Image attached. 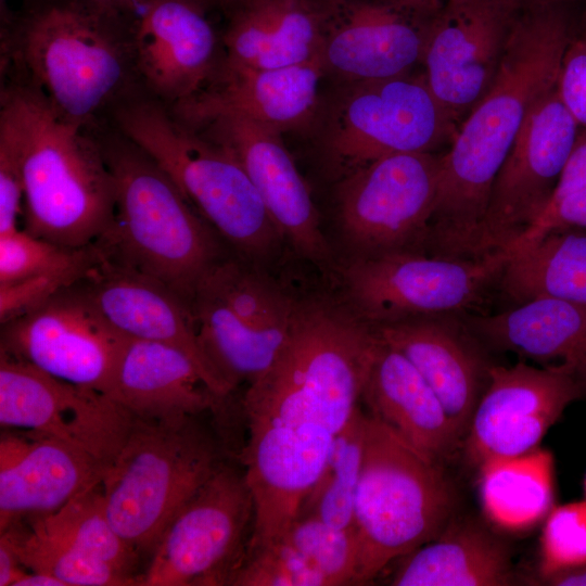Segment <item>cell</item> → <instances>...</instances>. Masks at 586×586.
<instances>
[{
	"mask_svg": "<svg viewBox=\"0 0 586 586\" xmlns=\"http://www.w3.org/2000/svg\"><path fill=\"white\" fill-rule=\"evenodd\" d=\"M115 183V211L94 241L104 259L146 275L188 304L225 255L220 238L156 162L111 122L91 130Z\"/></svg>",
	"mask_w": 586,
	"mask_h": 586,
	"instance_id": "obj_5",
	"label": "cell"
},
{
	"mask_svg": "<svg viewBox=\"0 0 586 586\" xmlns=\"http://www.w3.org/2000/svg\"><path fill=\"white\" fill-rule=\"evenodd\" d=\"M566 228L586 229V187L550 202L511 246L517 250L548 231Z\"/></svg>",
	"mask_w": 586,
	"mask_h": 586,
	"instance_id": "obj_41",
	"label": "cell"
},
{
	"mask_svg": "<svg viewBox=\"0 0 586 586\" xmlns=\"http://www.w3.org/2000/svg\"><path fill=\"white\" fill-rule=\"evenodd\" d=\"M458 126L424 75L408 73L347 82L324 114L319 146L343 177L384 156L450 145Z\"/></svg>",
	"mask_w": 586,
	"mask_h": 586,
	"instance_id": "obj_9",
	"label": "cell"
},
{
	"mask_svg": "<svg viewBox=\"0 0 586 586\" xmlns=\"http://www.w3.org/2000/svg\"><path fill=\"white\" fill-rule=\"evenodd\" d=\"M462 320L484 345L571 372L586 390V306L539 297Z\"/></svg>",
	"mask_w": 586,
	"mask_h": 586,
	"instance_id": "obj_27",
	"label": "cell"
},
{
	"mask_svg": "<svg viewBox=\"0 0 586 586\" xmlns=\"http://www.w3.org/2000/svg\"><path fill=\"white\" fill-rule=\"evenodd\" d=\"M138 13L104 0H22L0 33L1 76H16L65 120L93 129L144 91L135 60Z\"/></svg>",
	"mask_w": 586,
	"mask_h": 586,
	"instance_id": "obj_3",
	"label": "cell"
},
{
	"mask_svg": "<svg viewBox=\"0 0 586 586\" xmlns=\"http://www.w3.org/2000/svg\"><path fill=\"white\" fill-rule=\"evenodd\" d=\"M232 586H328L326 578L286 540L246 552Z\"/></svg>",
	"mask_w": 586,
	"mask_h": 586,
	"instance_id": "obj_37",
	"label": "cell"
},
{
	"mask_svg": "<svg viewBox=\"0 0 586 586\" xmlns=\"http://www.w3.org/2000/svg\"><path fill=\"white\" fill-rule=\"evenodd\" d=\"M429 1V0H428Z\"/></svg>",
	"mask_w": 586,
	"mask_h": 586,
	"instance_id": "obj_53",
	"label": "cell"
},
{
	"mask_svg": "<svg viewBox=\"0 0 586 586\" xmlns=\"http://www.w3.org/2000/svg\"><path fill=\"white\" fill-rule=\"evenodd\" d=\"M429 1H442L443 2V0H429ZM445 1H450V0H445Z\"/></svg>",
	"mask_w": 586,
	"mask_h": 586,
	"instance_id": "obj_52",
	"label": "cell"
},
{
	"mask_svg": "<svg viewBox=\"0 0 586 586\" xmlns=\"http://www.w3.org/2000/svg\"><path fill=\"white\" fill-rule=\"evenodd\" d=\"M14 15V10L12 11L9 7L8 0H0V33L4 31Z\"/></svg>",
	"mask_w": 586,
	"mask_h": 586,
	"instance_id": "obj_48",
	"label": "cell"
},
{
	"mask_svg": "<svg viewBox=\"0 0 586 586\" xmlns=\"http://www.w3.org/2000/svg\"><path fill=\"white\" fill-rule=\"evenodd\" d=\"M551 586H586V565L558 573L545 582Z\"/></svg>",
	"mask_w": 586,
	"mask_h": 586,
	"instance_id": "obj_45",
	"label": "cell"
},
{
	"mask_svg": "<svg viewBox=\"0 0 586 586\" xmlns=\"http://www.w3.org/2000/svg\"><path fill=\"white\" fill-rule=\"evenodd\" d=\"M557 92L579 129L586 132V35L570 40L561 60Z\"/></svg>",
	"mask_w": 586,
	"mask_h": 586,
	"instance_id": "obj_40",
	"label": "cell"
},
{
	"mask_svg": "<svg viewBox=\"0 0 586 586\" xmlns=\"http://www.w3.org/2000/svg\"><path fill=\"white\" fill-rule=\"evenodd\" d=\"M584 397L585 387L564 368L492 365L462 442L467 460L479 469L538 448L565 408Z\"/></svg>",
	"mask_w": 586,
	"mask_h": 586,
	"instance_id": "obj_17",
	"label": "cell"
},
{
	"mask_svg": "<svg viewBox=\"0 0 586 586\" xmlns=\"http://www.w3.org/2000/svg\"><path fill=\"white\" fill-rule=\"evenodd\" d=\"M220 445L199 416L136 419L101 485L109 519L140 556H151L181 507L222 463Z\"/></svg>",
	"mask_w": 586,
	"mask_h": 586,
	"instance_id": "obj_8",
	"label": "cell"
},
{
	"mask_svg": "<svg viewBox=\"0 0 586 586\" xmlns=\"http://www.w3.org/2000/svg\"><path fill=\"white\" fill-rule=\"evenodd\" d=\"M24 522L138 578L139 555L113 527L101 483L78 494L56 511Z\"/></svg>",
	"mask_w": 586,
	"mask_h": 586,
	"instance_id": "obj_32",
	"label": "cell"
},
{
	"mask_svg": "<svg viewBox=\"0 0 586 586\" xmlns=\"http://www.w3.org/2000/svg\"><path fill=\"white\" fill-rule=\"evenodd\" d=\"M521 9L513 0H450L435 17L423 75L458 125L493 85Z\"/></svg>",
	"mask_w": 586,
	"mask_h": 586,
	"instance_id": "obj_18",
	"label": "cell"
},
{
	"mask_svg": "<svg viewBox=\"0 0 586 586\" xmlns=\"http://www.w3.org/2000/svg\"><path fill=\"white\" fill-rule=\"evenodd\" d=\"M63 246L16 229L0 234V283L36 276L77 259L87 249Z\"/></svg>",
	"mask_w": 586,
	"mask_h": 586,
	"instance_id": "obj_39",
	"label": "cell"
},
{
	"mask_svg": "<svg viewBox=\"0 0 586 586\" xmlns=\"http://www.w3.org/2000/svg\"><path fill=\"white\" fill-rule=\"evenodd\" d=\"M324 74L320 56L277 68L242 66L224 59L199 92L170 109L195 128L218 117L235 116L283 133L308 126L316 117Z\"/></svg>",
	"mask_w": 586,
	"mask_h": 586,
	"instance_id": "obj_21",
	"label": "cell"
},
{
	"mask_svg": "<svg viewBox=\"0 0 586 586\" xmlns=\"http://www.w3.org/2000/svg\"><path fill=\"white\" fill-rule=\"evenodd\" d=\"M109 396L136 419L156 421L215 411L224 399L183 351L132 337L124 343Z\"/></svg>",
	"mask_w": 586,
	"mask_h": 586,
	"instance_id": "obj_24",
	"label": "cell"
},
{
	"mask_svg": "<svg viewBox=\"0 0 586 586\" xmlns=\"http://www.w3.org/2000/svg\"><path fill=\"white\" fill-rule=\"evenodd\" d=\"M110 122L145 151L234 255L258 263L283 240L237 157L146 92Z\"/></svg>",
	"mask_w": 586,
	"mask_h": 586,
	"instance_id": "obj_6",
	"label": "cell"
},
{
	"mask_svg": "<svg viewBox=\"0 0 586 586\" xmlns=\"http://www.w3.org/2000/svg\"><path fill=\"white\" fill-rule=\"evenodd\" d=\"M320 50L324 73L355 82L405 75L422 62L444 2L327 0Z\"/></svg>",
	"mask_w": 586,
	"mask_h": 586,
	"instance_id": "obj_16",
	"label": "cell"
},
{
	"mask_svg": "<svg viewBox=\"0 0 586 586\" xmlns=\"http://www.w3.org/2000/svg\"><path fill=\"white\" fill-rule=\"evenodd\" d=\"M441 155H388L341 178L337 221L355 257L428 250Z\"/></svg>",
	"mask_w": 586,
	"mask_h": 586,
	"instance_id": "obj_12",
	"label": "cell"
},
{
	"mask_svg": "<svg viewBox=\"0 0 586 586\" xmlns=\"http://www.w3.org/2000/svg\"><path fill=\"white\" fill-rule=\"evenodd\" d=\"M0 140L18 162L24 230L68 247L104 233L115 211V183L90 129L62 118L31 84L5 75Z\"/></svg>",
	"mask_w": 586,
	"mask_h": 586,
	"instance_id": "obj_4",
	"label": "cell"
},
{
	"mask_svg": "<svg viewBox=\"0 0 586 586\" xmlns=\"http://www.w3.org/2000/svg\"><path fill=\"white\" fill-rule=\"evenodd\" d=\"M513 250L482 257L400 251L354 257L341 272L346 304L371 326L473 314Z\"/></svg>",
	"mask_w": 586,
	"mask_h": 586,
	"instance_id": "obj_10",
	"label": "cell"
},
{
	"mask_svg": "<svg viewBox=\"0 0 586 586\" xmlns=\"http://www.w3.org/2000/svg\"><path fill=\"white\" fill-rule=\"evenodd\" d=\"M584 491H585V500H586V475H585V480H584Z\"/></svg>",
	"mask_w": 586,
	"mask_h": 586,
	"instance_id": "obj_51",
	"label": "cell"
},
{
	"mask_svg": "<svg viewBox=\"0 0 586 586\" xmlns=\"http://www.w3.org/2000/svg\"><path fill=\"white\" fill-rule=\"evenodd\" d=\"M23 183L17 158L10 145L0 140V234L18 229L23 216Z\"/></svg>",
	"mask_w": 586,
	"mask_h": 586,
	"instance_id": "obj_42",
	"label": "cell"
},
{
	"mask_svg": "<svg viewBox=\"0 0 586 586\" xmlns=\"http://www.w3.org/2000/svg\"><path fill=\"white\" fill-rule=\"evenodd\" d=\"M366 424L367 413L360 407L336 437L320 475L300 507L296 519L311 517L337 527L354 528Z\"/></svg>",
	"mask_w": 586,
	"mask_h": 586,
	"instance_id": "obj_33",
	"label": "cell"
},
{
	"mask_svg": "<svg viewBox=\"0 0 586 586\" xmlns=\"http://www.w3.org/2000/svg\"><path fill=\"white\" fill-rule=\"evenodd\" d=\"M29 434L31 444L26 453L0 470V531L56 511L101 483L109 468L64 441Z\"/></svg>",
	"mask_w": 586,
	"mask_h": 586,
	"instance_id": "obj_28",
	"label": "cell"
},
{
	"mask_svg": "<svg viewBox=\"0 0 586 586\" xmlns=\"http://www.w3.org/2000/svg\"><path fill=\"white\" fill-rule=\"evenodd\" d=\"M372 327L379 339L404 355L431 386L462 446L492 366L462 316H428Z\"/></svg>",
	"mask_w": 586,
	"mask_h": 586,
	"instance_id": "obj_22",
	"label": "cell"
},
{
	"mask_svg": "<svg viewBox=\"0 0 586 586\" xmlns=\"http://www.w3.org/2000/svg\"><path fill=\"white\" fill-rule=\"evenodd\" d=\"M479 499L484 517L496 528L521 533L543 522L553 508L555 460L536 448L479 468Z\"/></svg>",
	"mask_w": 586,
	"mask_h": 586,
	"instance_id": "obj_31",
	"label": "cell"
},
{
	"mask_svg": "<svg viewBox=\"0 0 586 586\" xmlns=\"http://www.w3.org/2000/svg\"><path fill=\"white\" fill-rule=\"evenodd\" d=\"M579 131L557 87L534 105L494 180L472 257L509 247L537 219L553 194Z\"/></svg>",
	"mask_w": 586,
	"mask_h": 586,
	"instance_id": "obj_13",
	"label": "cell"
},
{
	"mask_svg": "<svg viewBox=\"0 0 586 586\" xmlns=\"http://www.w3.org/2000/svg\"><path fill=\"white\" fill-rule=\"evenodd\" d=\"M211 0H150L137 14L133 51L146 93L173 106L199 92L225 59Z\"/></svg>",
	"mask_w": 586,
	"mask_h": 586,
	"instance_id": "obj_19",
	"label": "cell"
},
{
	"mask_svg": "<svg viewBox=\"0 0 586 586\" xmlns=\"http://www.w3.org/2000/svg\"><path fill=\"white\" fill-rule=\"evenodd\" d=\"M253 520L244 470L222 462L168 523L137 586L231 585Z\"/></svg>",
	"mask_w": 586,
	"mask_h": 586,
	"instance_id": "obj_11",
	"label": "cell"
},
{
	"mask_svg": "<svg viewBox=\"0 0 586 586\" xmlns=\"http://www.w3.org/2000/svg\"><path fill=\"white\" fill-rule=\"evenodd\" d=\"M497 283L518 304L551 297L586 306V229L551 230L514 250Z\"/></svg>",
	"mask_w": 586,
	"mask_h": 586,
	"instance_id": "obj_30",
	"label": "cell"
},
{
	"mask_svg": "<svg viewBox=\"0 0 586 586\" xmlns=\"http://www.w3.org/2000/svg\"><path fill=\"white\" fill-rule=\"evenodd\" d=\"M584 187H586V137H581L570 155L549 203Z\"/></svg>",
	"mask_w": 586,
	"mask_h": 586,
	"instance_id": "obj_43",
	"label": "cell"
},
{
	"mask_svg": "<svg viewBox=\"0 0 586 586\" xmlns=\"http://www.w3.org/2000/svg\"><path fill=\"white\" fill-rule=\"evenodd\" d=\"M0 532L9 534L24 568L55 576L65 586L137 585L136 576L41 533L24 521Z\"/></svg>",
	"mask_w": 586,
	"mask_h": 586,
	"instance_id": "obj_34",
	"label": "cell"
},
{
	"mask_svg": "<svg viewBox=\"0 0 586 586\" xmlns=\"http://www.w3.org/2000/svg\"><path fill=\"white\" fill-rule=\"evenodd\" d=\"M196 129L241 163L283 240L306 259L330 264L318 211L282 132L235 116L218 117Z\"/></svg>",
	"mask_w": 586,
	"mask_h": 586,
	"instance_id": "obj_20",
	"label": "cell"
},
{
	"mask_svg": "<svg viewBox=\"0 0 586 586\" xmlns=\"http://www.w3.org/2000/svg\"><path fill=\"white\" fill-rule=\"evenodd\" d=\"M104 1L111 2L124 10H127L133 13H139L150 0H104Z\"/></svg>",
	"mask_w": 586,
	"mask_h": 586,
	"instance_id": "obj_47",
	"label": "cell"
},
{
	"mask_svg": "<svg viewBox=\"0 0 586 586\" xmlns=\"http://www.w3.org/2000/svg\"><path fill=\"white\" fill-rule=\"evenodd\" d=\"M242 1L244 0H211L214 7H217L224 10V12H226L227 10L231 9L232 7H234L235 4Z\"/></svg>",
	"mask_w": 586,
	"mask_h": 586,
	"instance_id": "obj_49",
	"label": "cell"
},
{
	"mask_svg": "<svg viewBox=\"0 0 586 586\" xmlns=\"http://www.w3.org/2000/svg\"><path fill=\"white\" fill-rule=\"evenodd\" d=\"M95 242L72 263L22 280L0 283V322L13 319L84 280L100 263Z\"/></svg>",
	"mask_w": 586,
	"mask_h": 586,
	"instance_id": "obj_38",
	"label": "cell"
},
{
	"mask_svg": "<svg viewBox=\"0 0 586 586\" xmlns=\"http://www.w3.org/2000/svg\"><path fill=\"white\" fill-rule=\"evenodd\" d=\"M84 281L116 330L127 337L178 347L195 361L216 395L224 399L230 395L201 347L190 304L173 290L103 257Z\"/></svg>",
	"mask_w": 586,
	"mask_h": 586,
	"instance_id": "obj_23",
	"label": "cell"
},
{
	"mask_svg": "<svg viewBox=\"0 0 586 586\" xmlns=\"http://www.w3.org/2000/svg\"><path fill=\"white\" fill-rule=\"evenodd\" d=\"M515 1L521 8L536 4V3H558V2H572L574 0H513Z\"/></svg>",
	"mask_w": 586,
	"mask_h": 586,
	"instance_id": "obj_50",
	"label": "cell"
},
{
	"mask_svg": "<svg viewBox=\"0 0 586 586\" xmlns=\"http://www.w3.org/2000/svg\"><path fill=\"white\" fill-rule=\"evenodd\" d=\"M281 538L326 578L328 586L356 585L359 553L354 528L305 517L295 519Z\"/></svg>",
	"mask_w": 586,
	"mask_h": 586,
	"instance_id": "obj_35",
	"label": "cell"
},
{
	"mask_svg": "<svg viewBox=\"0 0 586 586\" xmlns=\"http://www.w3.org/2000/svg\"><path fill=\"white\" fill-rule=\"evenodd\" d=\"M84 280L1 323L0 351L109 396L127 336L101 314Z\"/></svg>",
	"mask_w": 586,
	"mask_h": 586,
	"instance_id": "obj_14",
	"label": "cell"
},
{
	"mask_svg": "<svg viewBox=\"0 0 586 586\" xmlns=\"http://www.w3.org/2000/svg\"><path fill=\"white\" fill-rule=\"evenodd\" d=\"M14 586H65V584L50 574L30 571L25 572Z\"/></svg>",
	"mask_w": 586,
	"mask_h": 586,
	"instance_id": "obj_46",
	"label": "cell"
},
{
	"mask_svg": "<svg viewBox=\"0 0 586 586\" xmlns=\"http://www.w3.org/2000/svg\"><path fill=\"white\" fill-rule=\"evenodd\" d=\"M571 2L523 7L497 75L441 155L428 250L471 257L494 180L534 105L557 87L572 39Z\"/></svg>",
	"mask_w": 586,
	"mask_h": 586,
	"instance_id": "obj_2",
	"label": "cell"
},
{
	"mask_svg": "<svg viewBox=\"0 0 586 586\" xmlns=\"http://www.w3.org/2000/svg\"><path fill=\"white\" fill-rule=\"evenodd\" d=\"M378 345L374 328L347 304L298 301L286 342L242 400V462L254 505L247 551L277 542L296 519L360 408Z\"/></svg>",
	"mask_w": 586,
	"mask_h": 586,
	"instance_id": "obj_1",
	"label": "cell"
},
{
	"mask_svg": "<svg viewBox=\"0 0 586 586\" xmlns=\"http://www.w3.org/2000/svg\"><path fill=\"white\" fill-rule=\"evenodd\" d=\"M22 566L11 537L7 532H0V586H14L26 572Z\"/></svg>",
	"mask_w": 586,
	"mask_h": 586,
	"instance_id": "obj_44",
	"label": "cell"
},
{
	"mask_svg": "<svg viewBox=\"0 0 586 586\" xmlns=\"http://www.w3.org/2000/svg\"><path fill=\"white\" fill-rule=\"evenodd\" d=\"M361 403L371 417L437 463L444 464L461 446L431 386L404 355L380 339Z\"/></svg>",
	"mask_w": 586,
	"mask_h": 586,
	"instance_id": "obj_26",
	"label": "cell"
},
{
	"mask_svg": "<svg viewBox=\"0 0 586 586\" xmlns=\"http://www.w3.org/2000/svg\"><path fill=\"white\" fill-rule=\"evenodd\" d=\"M455 495L443 464L367 413L355 500L356 585L436 538L453 519Z\"/></svg>",
	"mask_w": 586,
	"mask_h": 586,
	"instance_id": "obj_7",
	"label": "cell"
},
{
	"mask_svg": "<svg viewBox=\"0 0 586 586\" xmlns=\"http://www.w3.org/2000/svg\"><path fill=\"white\" fill-rule=\"evenodd\" d=\"M514 582L508 547L474 521L451 519L433 540L400 558L393 586H505Z\"/></svg>",
	"mask_w": 586,
	"mask_h": 586,
	"instance_id": "obj_29",
	"label": "cell"
},
{
	"mask_svg": "<svg viewBox=\"0 0 586 586\" xmlns=\"http://www.w3.org/2000/svg\"><path fill=\"white\" fill-rule=\"evenodd\" d=\"M225 13L221 40L229 63L277 68L320 56L327 0H244Z\"/></svg>",
	"mask_w": 586,
	"mask_h": 586,
	"instance_id": "obj_25",
	"label": "cell"
},
{
	"mask_svg": "<svg viewBox=\"0 0 586 586\" xmlns=\"http://www.w3.org/2000/svg\"><path fill=\"white\" fill-rule=\"evenodd\" d=\"M536 582L586 565V500L553 506L543 521Z\"/></svg>",
	"mask_w": 586,
	"mask_h": 586,
	"instance_id": "obj_36",
	"label": "cell"
},
{
	"mask_svg": "<svg viewBox=\"0 0 586 586\" xmlns=\"http://www.w3.org/2000/svg\"><path fill=\"white\" fill-rule=\"evenodd\" d=\"M135 417L101 392L56 379L0 351V424L51 436L105 466L117 457Z\"/></svg>",
	"mask_w": 586,
	"mask_h": 586,
	"instance_id": "obj_15",
	"label": "cell"
}]
</instances>
